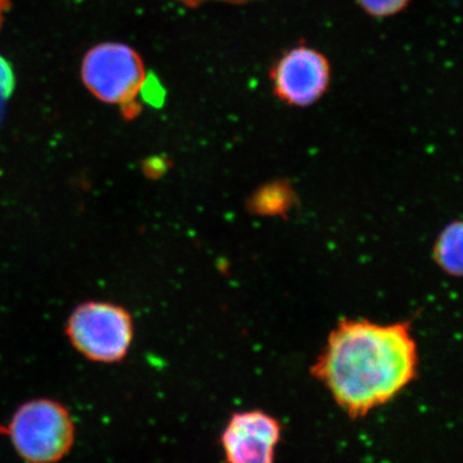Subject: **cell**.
<instances>
[{
	"instance_id": "obj_1",
	"label": "cell",
	"mask_w": 463,
	"mask_h": 463,
	"mask_svg": "<svg viewBox=\"0 0 463 463\" xmlns=\"http://www.w3.org/2000/svg\"><path fill=\"white\" fill-rule=\"evenodd\" d=\"M419 364L410 323L344 318L330 332L310 373L350 419H364L410 386Z\"/></svg>"
},
{
	"instance_id": "obj_2",
	"label": "cell",
	"mask_w": 463,
	"mask_h": 463,
	"mask_svg": "<svg viewBox=\"0 0 463 463\" xmlns=\"http://www.w3.org/2000/svg\"><path fill=\"white\" fill-rule=\"evenodd\" d=\"M81 79L97 99L116 106L129 120L141 114L145 103H155L156 96H163L138 52L123 43H100L88 51Z\"/></svg>"
},
{
	"instance_id": "obj_3",
	"label": "cell",
	"mask_w": 463,
	"mask_h": 463,
	"mask_svg": "<svg viewBox=\"0 0 463 463\" xmlns=\"http://www.w3.org/2000/svg\"><path fill=\"white\" fill-rule=\"evenodd\" d=\"M18 456L27 463H57L71 450L75 423L65 405L53 399H33L18 407L7 428Z\"/></svg>"
},
{
	"instance_id": "obj_4",
	"label": "cell",
	"mask_w": 463,
	"mask_h": 463,
	"mask_svg": "<svg viewBox=\"0 0 463 463\" xmlns=\"http://www.w3.org/2000/svg\"><path fill=\"white\" fill-rule=\"evenodd\" d=\"M66 335L76 352L88 361L118 364L133 345V317L118 304L84 301L67 319Z\"/></svg>"
},
{
	"instance_id": "obj_5",
	"label": "cell",
	"mask_w": 463,
	"mask_h": 463,
	"mask_svg": "<svg viewBox=\"0 0 463 463\" xmlns=\"http://www.w3.org/2000/svg\"><path fill=\"white\" fill-rule=\"evenodd\" d=\"M269 79L274 96L281 102L292 108H310L330 90L331 63L321 51L301 42L277 58Z\"/></svg>"
},
{
	"instance_id": "obj_6",
	"label": "cell",
	"mask_w": 463,
	"mask_h": 463,
	"mask_svg": "<svg viewBox=\"0 0 463 463\" xmlns=\"http://www.w3.org/2000/svg\"><path fill=\"white\" fill-rule=\"evenodd\" d=\"M281 438V422L272 414L261 410L233 413L221 435L225 462L276 463Z\"/></svg>"
},
{
	"instance_id": "obj_7",
	"label": "cell",
	"mask_w": 463,
	"mask_h": 463,
	"mask_svg": "<svg viewBox=\"0 0 463 463\" xmlns=\"http://www.w3.org/2000/svg\"><path fill=\"white\" fill-rule=\"evenodd\" d=\"M435 263L448 276L461 277L463 270V227L459 221L452 222L441 230L432 251Z\"/></svg>"
},
{
	"instance_id": "obj_8",
	"label": "cell",
	"mask_w": 463,
	"mask_h": 463,
	"mask_svg": "<svg viewBox=\"0 0 463 463\" xmlns=\"http://www.w3.org/2000/svg\"><path fill=\"white\" fill-rule=\"evenodd\" d=\"M356 3L368 16L388 18L403 12L411 0H356Z\"/></svg>"
},
{
	"instance_id": "obj_9",
	"label": "cell",
	"mask_w": 463,
	"mask_h": 463,
	"mask_svg": "<svg viewBox=\"0 0 463 463\" xmlns=\"http://www.w3.org/2000/svg\"><path fill=\"white\" fill-rule=\"evenodd\" d=\"M14 72L11 63L0 56V120L5 115V108L14 90Z\"/></svg>"
},
{
	"instance_id": "obj_10",
	"label": "cell",
	"mask_w": 463,
	"mask_h": 463,
	"mask_svg": "<svg viewBox=\"0 0 463 463\" xmlns=\"http://www.w3.org/2000/svg\"><path fill=\"white\" fill-rule=\"evenodd\" d=\"M182 5L191 8H199L201 5H250V3L259 2V0H178Z\"/></svg>"
},
{
	"instance_id": "obj_11",
	"label": "cell",
	"mask_w": 463,
	"mask_h": 463,
	"mask_svg": "<svg viewBox=\"0 0 463 463\" xmlns=\"http://www.w3.org/2000/svg\"><path fill=\"white\" fill-rule=\"evenodd\" d=\"M9 8V0H0V25H2L3 17Z\"/></svg>"
}]
</instances>
